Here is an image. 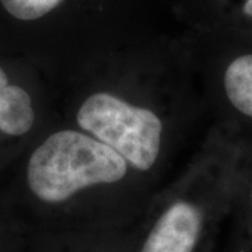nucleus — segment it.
<instances>
[{
  "label": "nucleus",
  "mask_w": 252,
  "mask_h": 252,
  "mask_svg": "<svg viewBox=\"0 0 252 252\" xmlns=\"http://www.w3.org/2000/svg\"><path fill=\"white\" fill-rule=\"evenodd\" d=\"M38 112L32 94L0 66V133L23 137L32 132Z\"/></svg>",
  "instance_id": "20e7f679"
},
{
  "label": "nucleus",
  "mask_w": 252,
  "mask_h": 252,
  "mask_svg": "<svg viewBox=\"0 0 252 252\" xmlns=\"http://www.w3.org/2000/svg\"><path fill=\"white\" fill-rule=\"evenodd\" d=\"M195 81L189 64L168 70L93 62L70 79L66 121L114 149L160 190L190 136Z\"/></svg>",
  "instance_id": "f257e3e1"
},
{
  "label": "nucleus",
  "mask_w": 252,
  "mask_h": 252,
  "mask_svg": "<svg viewBox=\"0 0 252 252\" xmlns=\"http://www.w3.org/2000/svg\"><path fill=\"white\" fill-rule=\"evenodd\" d=\"M3 9L20 21H36L59 9L64 0H0Z\"/></svg>",
  "instance_id": "423d86ee"
},
{
  "label": "nucleus",
  "mask_w": 252,
  "mask_h": 252,
  "mask_svg": "<svg viewBox=\"0 0 252 252\" xmlns=\"http://www.w3.org/2000/svg\"><path fill=\"white\" fill-rule=\"evenodd\" d=\"M241 11L245 17L252 18V0H244L243 6H241Z\"/></svg>",
  "instance_id": "0eeeda50"
},
{
  "label": "nucleus",
  "mask_w": 252,
  "mask_h": 252,
  "mask_svg": "<svg viewBox=\"0 0 252 252\" xmlns=\"http://www.w3.org/2000/svg\"><path fill=\"white\" fill-rule=\"evenodd\" d=\"M24 181L32 198L52 207L156 195L121 154L67 121L28 154Z\"/></svg>",
  "instance_id": "f03ea898"
},
{
  "label": "nucleus",
  "mask_w": 252,
  "mask_h": 252,
  "mask_svg": "<svg viewBox=\"0 0 252 252\" xmlns=\"http://www.w3.org/2000/svg\"><path fill=\"white\" fill-rule=\"evenodd\" d=\"M217 83L225 104L252 122V52L231 58L223 66Z\"/></svg>",
  "instance_id": "39448f33"
},
{
  "label": "nucleus",
  "mask_w": 252,
  "mask_h": 252,
  "mask_svg": "<svg viewBox=\"0 0 252 252\" xmlns=\"http://www.w3.org/2000/svg\"><path fill=\"white\" fill-rule=\"evenodd\" d=\"M206 221L203 209L190 200L158 202L139 252H196Z\"/></svg>",
  "instance_id": "7ed1b4c3"
},
{
  "label": "nucleus",
  "mask_w": 252,
  "mask_h": 252,
  "mask_svg": "<svg viewBox=\"0 0 252 252\" xmlns=\"http://www.w3.org/2000/svg\"><path fill=\"white\" fill-rule=\"evenodd\" d=\"M248 192H250V200H251L252 203V181L251 184H250V187H248Z\"/></svg>",
  "instance_id": "6e6552de"
}]
</instances>
